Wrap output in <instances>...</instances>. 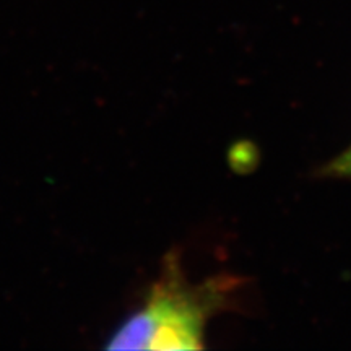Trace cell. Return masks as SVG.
Returning <instances> with one entry per match:
<instances>
[{
    "instance_id": "obj_1",
    "label": "cell",
    "mask_w": 351,
    "mask_h": 351,
    "mask_svg": "<svg viewBox=\"0 0 351 351\" xmlns=\"http://www.w3.org/2000/svg\"><path fill=\"white\" fill-rule=\"evenodd\" d=\"M219 300L212 288L191 287L169 269L137 313L112 333L108 350H199Z\"/></svg>"
},
{
    "instance_id": "obj_2",
    "label": "cell",
    "mask_w": 351,
    "mask_h": 351,
    "mask_svg": "<svg viewBox=\"0 0 351 351\" xmlns=\"http://www.w3.org/2000/svg\"><path fill=\"white\" fill-rule=\"evenodd\" d=\"M328 174L340 176V178H351V147L345 153L333 160L327 168Z\"/></svg>"
}]
</instances>
